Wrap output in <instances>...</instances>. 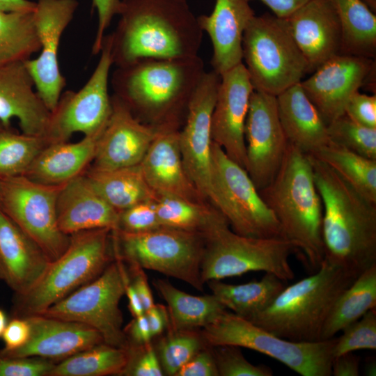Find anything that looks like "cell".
I'll return each mask as SVG.
<instances>
[{"mask_svg": "<svg viewBox=\"0 0 376 376\" xmlns=\"http://www.w3.org/2000/svg\"><path fill=\"white\" fill-rule=\"evenodd\" d=\"M205 72L198 55L143 58L116 67L110 81L113 95L139 121L158 132L178 130Z\"/></svg>", "mask_w": 376, "mask_h": 376, "instance_id": "6da1fadb", "label": "cell"}, {"mask_svg": "<svg viewBox=\"0 0 376 376\" xmlns=\"http://www.w3.org/2000/svg\"><path fill=\"white\" fill-rule=\"evenodd\" d=\"M111 33L113 65L198 55L203 30L186 0H121Z\"/></svg>", "mask_w": 376, "mask_h": 376, "instance_id": "7a4b0ae2", "label": "cell"}, {"mask_svg": "<svg viewBox=\"0 0 376 376\" xmlns=\"http://www.w3.org/2000/svg\"><path fill=\"white\" fill-rule=\"evenodd\" d=\"M308 155L322 204L324 259L359 276L376 264V203Z\"/></svg>", "mask_w": 376, "mask_h": 376, "instance_id": "3957f363", "label": "cell"}, {"mask_svg": "<svg viewBox=\"0 0 376 376\" xmlns=\"http://www.w3.org/2000/svg\"><path fill=\"white\" fill-rule=\"evenodd\" d=\"M259 192L283 237L295 245L306 267L317 271L324 258L322 204L309 155L288 143L277 173Z\"/></svg>", "mask_w": 376, "mask_h": 376, "instance_id": "277c9868", "label": "cell"}, {"mask_svg": "<svg viewBox=\"0 0 376 376\" xmlns=\"http://www.w3.org/2000/svg\"><path fill=\"white\" fill-rule=\"evenodd\" d=\"M357 276L324 259L314 274L285 287L268 308L248 320L292 341L322 340L334 303Z\"/></svg>", "mask_w": 376, "mask_h": 376, "instance_id": "5b68a950", "label": "cell"}, {"mask_svg": "<svg viewBox=\"0 0 376 376\" xmlns=\"http://www.w3.org/2000/svg\"><path fill=\"white\" fill-rule=\"evenodd\" d=\"M113 260L111 229L97 228L70 235L65 251L51 262L37 284L26 293L15 295L13 317L42 313L97 278Z\"/></svg>", "mask_w": 376, "mask_h": 376, "instance_id": "8992f818", "label": "cell"}, {"mask_svg": "<svg viewBox=\"0 0 376 376\" xmlns=\"http://www.w3.org/2000/svg\"><path fill=\"white\" fill-rule=\"evenodd\" d=\"M243 60L253 89L274 96L308 73L286 19L269 13L255 15L249 22L242 38Z\"/></svg>", "mask_w": 376, "mask_h": 376, "instance_id": "52a82bcc", "label": "cell"}, {"mask_svg": "<svg viewBox=\"0 0 376 376\" xmlns=\"http://www.w3.org/2000/svg\"><path fill=\"white\" fill-rule=\"evenodd\" d=\"M111 237L115 258L179 279L203 292L201 264L205 238L203 235L161 226L142 233L115 230Z\"/></svg>", "mask_w": 376, "mask_h": 376, "instance_id": "ba28073f", "label": "cell"}, {"mask_svg": "<svg viewBox=\"0 0 376 376\" xmlns=\"http://www.w3.org/2000/svg\"><path fill=\"white\" fill-rule=\"evenodd\" d=\"M209 347L248 348L283 363L301 376H331L336 337L297 342L279 337L234 313L223 312L201 329Z\"/></svg>", "mask_w": 376, "mask_h": 376, "instance_id": "9c48e42d", "label": "cell"}, {"mask_svg": "<svg viewBox=\"0 0 376 376\" xmlns=\"http://www.w3.org/2000/svg\"><path fill=\"white\" fill-rule=\"evenodd\" d=\"M205 238L201 264L204 283L258 271L273 274L283 281L295 277L289 258L298 251L292 242L283 237L244 236L227 225Z\"/></svg>", "mask_w": 376, "mask_h": 376, "instance_id": "30bf717a", "label": "cell"}, {"mask_svg": "<svg viewBox=\"0 0 376 376\" xmlns=\"http://www.w3.org/2000/svg\"><path fill=\"white\" fill-rule=\"evenodd\" d=\"M212 205L232 230L247 237H283L280 224L245 169L231 159L217 143L211 149Z\"/></svg>", "mask_w": 376, "mask_h": 376, "instance_id": "8fae6325", "label": "cell"}, {"mask_svg": "<svg viewBox=\"0 0 376 376\" xmlns=\"http://www.w3.org/2000/svg\"><path fill=\"white\" fill-rule=\"evenodd\" d=\"M125 264L114 260L103 272L55 303L41 315L87 324L97 330L104 342L127 349L128 341L123 329V314L119 307L125 295Z\"/></svg>", "mask_w": 376, "mask_h": 376, "instance_id": "7c38bea8", "label": "cell"}, {"mask_svg": "<svg viewBox=\"0 0 376 376\" xmlns=\"http://www.w3.org/2000/svg\"><path fill=\"white\" fill-rule=\"evenodd\" d=\"M111 34L105 35L99 61L86 81L77 91L63 92L50 111L44 137L47 143L66 142L74 133L90 136L102 132L112 111L108 86L113 65Z\"/></svg>", "mask_w": 376, "mask_h": 376, "instance_id": "4fadbf2b", "label": "cell"}, {"mask_svg": "<svg viewBox=\"0 0 376 376\" xmlns=\"http://www.w3.org/2000/svg\"><path fill=\"white\" fill-rule=\"evenodd\" d=\"M62 185H46L24 175L0 178V209L45 251L51 261L61 256L70 235L59 228L56 201Z\"/></svg>", "mask_w": 376, "mask_h": 376, "instance_id": "5bb4252c", "label": "cell"}, {"mask_svg": "<svg viewBox=\"0 0 376 376\" xmlns=\"http://www.w3.org/2000/svg\"><path fill=\"white\" fill-rule=\"evenodd\" d=\"M221 77L212 70L203 75L192 97L179 144L186 171L205 201L212 205L214 191L211 179L212 115Z\"/></svg>", "mask_w": 376, "mask_h": 376, "instance_id": "9a60e30c", "label": "cell"}, {"mask_svg": "<svg viewBox=\"0 0 376 376\" xmlns=\"http://www.w3.org/2000/svg\"><path fill=\"white\" fill-rule=\"evenodd\" d=\"M246 170L258 191L277 173L288 141L282 129L276 96L253 90L244 126Z\"/></svg>", "mask_w": 376, "mask_h": 376, "instance_id": "2e32d148", "label": "cell"}, {"mask_svg": "<svg viewBox=\"0 0 376 376\" xmlns=\"http://www.w3.org/2000/svg\"><path fill=\"white\" fill-rule=\"evenodd\" d=\"M77 6V0H38L33 12L40 53L24 63L37 92L50 111L56 107L66 85L58 53L62 35Z\"/></svg>", "mask_w": 376, "mask_h": 376, "instance_id": "e0dca14e", "label": "cell"}, {"mask_svg": "<svg viewBox=\"0 0 376 376\" xmlns=\"http://www.w3.org/2000/svg\"><path fill=\"white\" fill-rule=\"evenodd\" d=\"M374 71L375 59L340 54L321 65L300 84L328 125L344 114L350 97L373 78Z\"/></svg>", "mask_w": 376, "mask_h": 376, "instance_id": "ac0fdd59", "label": "cell"}, {"mask_svg": "<svg viewBox=\"0 0 376 376\" xmlns=\"http://www.w3.org/2000/svg\"><path fill=\"white\" fill-rule=\"evenodd\" d=\"M220 77L212 115V139L231 159L246 169L244 126L254 89L243 62Z\"/></svg>", "mask_w": 376, "mask_h": 376, "instance_id": "d6986e66", "label": "cell"}, {"mask_svg": "<svg viewBox=\"0 0 376 376\" xmlns=\"http://www.w3.org/2000/svg\"><path fill=\"white\" fill-rule=\"evenodd\" d=\"M111 102V113L99 137L91 166L102 170L139 164L158 134L139 121L114 95Z\"/></svg>", "mask_w": 376, "mask_h": 376, "instance_id": "ffe728a7", "label": "cell"}, {"mask_svg": "<svg viewBox=\"0 0 376 376\" xmlns=\"http://www.w3.org/2000/svg\"><path fill=\"white\" fill-rule=\"evenodd\" d=\"M24 318L31 324L29 340L19 348L1 350V355L7 357H36L57 363L104 343L97 330L85 324L41 314Z\"/></svg>", "mask_w": 376, "mask_h": 376, "instance_id": "44dd1931", "label": "cell"}, {"mask_svg": "<svg viewBox=\"0 0 376 376\" xmlns=\"http://www.w3.org/2000/svg\"><path fill=\"white\" fill-rule=\"evenodd\" d=\"M285 19L308 72L341 54V26L329 0H310Z\"/></svg>", "mask_w": 376, "mask_h": 376, "instance_id": "7402d4cb", "label": "cell"}, {"mask_svg": "<svg viewBox=\"0 0 376 376\" xmlns=\"http://www.w3.org/2000/svg\"><path fill=\"white\" fill-rule=\"evenodd\" d=\"M50 111L37 92L23 62L0 66V123L7 129L15 118L22 133L44 136Z\"/></svg>", "mask_w": 376, "mask_h": 376, "instance_id": "603a6c76", "label": "cell"}, {"mask_svg": "<svg viewBox=\"0 0 376 376\" xmlns=\"http://www.w3.org/2000/svg\"><path fill=\"white\" fill-rule=\"evenodd\" d=\"M51 262L39 245L0 209V280L15 295L32 289Z\"/></svg>", "mask_w": 376, "mask_h": 376, "instance_id": "cb8c5ba5", "label": "cell"}, {"mask_svg": "<svg viewBox=\"0 0 376 376\" xmlns=\"http://www.w3.org/2000/svg\"><path fill=\"white\" fill-rule=\"evenodd\" d=\"M144 178L157 195H169L205 203L185 168L178 130H162L139 164Z\"/></svg>", "mask_w": 376, "mask_h": 376, "instance_id": "d4e9b609", "label": "cell"}, {"mask_svg": "<svg viewBox=\"0 0 376 376\" xmlns=\"http://www.w3.org/2000/svg\"><path fill=\"white\" fill-rule=\"evenodd\" d=\"M254 15L246 0H216L210 15L197 17L201 29L211 40V65L219 75L242 63L243 34Z\"/></svg>", "mask_w": 376, "mask_h": 376, "instance_id": "484cf974", "label": "cell"}, {"mask_svg": "<svg viewBox=\"0 0 376 376\" xmlns=\"http://www.w3.org/2000/svg\"><path fill=\"white\" fill-rule=\"evenodd\" d=\"M84 172L61 187L56 201L60 230L68 235L97 228L116 230L118 212L96 191Z\"/></svg>", "mask_w": 376, "mask_h": 376, "instance_id": "4316f807", "label": "cell"}, {"mask_svg": "<svg viewBox=\"0 0 376 376\" xmlns=\"http://www.w3.org/2000/svg\"><path fill=\"white\" fill-rule=\"evenodd\" d=\"M279 120L289 143L311 154L331 143L327 125L300 83L276 96Z\"/></svg>", "mask_w": 376, "mask_h": 376, "instance_id": "83f0119b", "label": "cell"}, {"mask_svg": "<svg viewBox=\"0 0 376 376\" xmlns=\"http://www.w3.org/2000/svg\"><path fill=\"white\" fill-rule=\"evenodd\" d=\"M102 132L84 136L75 143L66 141L47 144L24 175L46 185L65 184L83 173L93 162Z\"/></svg>", "mask_w": 376, "mask_h": 376, "instance_id": "f1b7e54d", "label": "cell"}, {"mask_svg": "<svg viewBox=\"0 0 376 376\" xmlns=\"http://www.w3.org/2000/svg\"><path fill=\"white\" fill-rule=\"evenodd\" d=\"M152 285L167 304L166 330H201L226 311L213 294L190 295L165 279H154Z\"/></svg>", "mask_w": 376, "mask_h": 376, "instance_id": "f546056e", "label": "cell"}, {"mask_svg": "<svg viewBox=\"0 0 376 376\" xmlns=\"http://www.w3.org/2000/svg\"><path fill=\"white\" fill-rule=\"evenodd\" d=\"M84 173L96 191L118 212L157 196L146 182L140 164L110 170L90 166Z\"/></svg>", "mask_w": 376, "mask_h": 376, "instance_id": "4dcf8cb0", "label": "cell"}, {"mask_svg": "<svg viewBox=\"0 0 376 376\" xmlns=\"http://www.w3.org/2000/svg\"><path fill=\"white\" fill-rule=\"evenodd\" d=\"M282 280L265 273L260 281L233 285L210 280L208 286L217 299L235 314L245 319L263 311L274 301L285 285Z\"/></svg>", "mask_w": 376, "mask_h": 376, "instance_id": "1f68e13d", "label": "cell"}, {"mask_svg": "<svg viewBox=\"0 0 376 376\" xmlns=\"http://www.w3.org/2000/svg\"><path fill=\"white\" fill-rule=\"evenodd\" d=\"M155 207L159 221L166 226L203 235L229 226L226 217L213 205L169 195H157Z\"/></svg>", "mask_w": 376, "mask_h": 376, "instance_id": "d6a6232c", "label": "cell"}, {"mask_svg": "<svg viewBox=\"0 0 376 376\" xmlns=\"http://www.w3.org/2000/svg\"><path fill=\"white\" fill-rule=\"evenodd\" d=\"M342 31L341 54L366 57L376 56V15L361 0H329Z\"/></svg>", "mask_w": 376, "mask_h": 376, "instance_id": "836d02e7", "label": "cell"}, {"mask_svg": "<svg viewBox=\"0 0 376 376\" xmlns=\"http://www.w3.org/2000/svg\"><path fill=\"white\" fill-rule=\"evenodd\" d=\"M373 308H376V264L360 274L336 299L322 328L321 340L335 337Z\"/></svg>", "mask_w": 376, "mask_h": 376, "instance_id": "e575fe53", "label": "cell"}, {"mask_svg": "<svg viewBox=\"0 0 376 376\" xmlns=\"http://www.w3.org/2000/svg\"><path fill=\"white\" fill-rule=\"evenodd\" d=\"M309 155L328 165L360 194L376 203V159L331 142Z\"/></svg>", "mask_w": 376, "mask_h": 376, "instance_id": "d590c367", "label": "cell"}, {"mask_svg": "<svg viewBox=\"0 0 376 376\" xmlns=\"http://www.w3.org/2000/svg\"><path fill=\"white\" fill-rule=\"evenodd\" d=\"M33 12L0 10V66L24 63L40 52Z\"/></svg>", "mask_w": 376, "mask_h": 376, "instance_id": "8d00e7d4", "label": "cell"}, {"mask_svg": "<svg viewBox=\"0 0 376 376\" xmlns=\"http://www.w3.org/2000/svg\"><path fill=\"white\" fill-rule=\"evenodd\" d=\"M127 359V349L102 343L56 363L49 376L120 375Z\"/></svg>", "mask_w": 376, "mask_h": 376, "instance_id": "74e56055", "label": "cell"}, {"mask_svg": "<svg viewBox=\"0 0 376 376\" xmlns=\"http://www.w3.org/2000/svg\"><path fill=\"white\" fill-rule=\"evenodd\" d=\"M47 145L42 136L15 133L0 125V178L24 175Z\"/></svg>", "mask_w": 376, "mask_h": 376, "instance_id": "f35d334b", "label": "cell"}, {"mask_svg": "<svg viewBox=\"0 0 376 376\" xmlns=\"http://www.w3.org/2000/svg\"><path fill=\"white\" fill-rule=\"evenodd\" d=\"M155 347L164 375L175 376L194 355L207 347L201 330H166Z\"/></svg>", "mask_w": 376, "mask_h": 376, "instance_id": "ab89813d", "label": "cell"}, {"mask_svg": "<svg viewBox=\"0 0 376 376\" xmlns=\"http://www.w3.org/2000/svg\"><path fill=\"white\" fill-rule=\"evenodd\" d=\"M327 132L331 143L376 159V128L363 126L344 113L327 125Z\"/></svg>", "mask_w": 376, "mask_h": 376, "instance_id": "60d3db41", "label": "cell"}, {"mask_svg": "<svg viewBox=\"0 0 376 376\" xmlns=\"http://www.w3.org/2000/svg\"><path fill=\"white\" fill-rule=\"evenodd\" d=\"M342 335L336 338L334 358L359 350H376V308L345 327Z\"/></svg>", "mask_w": 376, "mask_h": 376, "instance_id": "b9f144b4", "label": "cell"}, {"mask_svg": "<svg viewBox=\"0 0 376 376\" xmlns=\"http://www.w3.org/2000/svg\"><path fill=\"white\" fill-rule=\"evenodd\" d=\"M219 376H272V369L265 365L256 366L243 355L240 347H212Z\"/></svg>", "mask_w": 376, "mask_h": 376, "instance_id": "7bdbcfd3", "label": "cell"}, {"mask_svg": "<svg viewBox=\"0 0 376 376\" xmlns=\"http://www.w3.org/2000/svg\"><path fill=\"white\" fill-rule=\"evenodd\" d=\"M161 226L155 200L140 202L118 212V230L142 233Z\"/></svg>", "mask_w": 376, "mask_h": 376, "instance_id": "ee69618b", "label": "cell"}, {"mask_svg": "<svg viewBox=\"0 0 376 376\" xmlns=\"http://www.w3.org/2000/svg\"><path fill=\"white\" fill-rule=\"evenodd\" d=\"M127 352V362L120 375H164L160 362L152 342L141 345H129Z\"/></svg>", "mask_w": 376, "mask_h": 376, "instance_id": "f6af8a7d", "label": "cell"}, {"mask_svg": "<svg viewBox=\"0 0 376 376\" xmlns=\"http://www.w3.org/2000/svg\"><path fill=\"white\" fill-rule=\"evenodd\" d=\"M56 363L40 357H7L0 354V376H49Z\"/></svg>", "mask_w": 376, "mask_h": 376, "instance_id": "bcb514c9", "label": "cell"}, {"mask_svg": "<svg viewBox=\"0 0 376 376\" xmlns=\"http://www.w3.org/2000/svg\"><path fill=\"white\" fill-rule=\"evenodd\" d=\"M354 121L368 127L376 128V95L354 93L347 102L345 113Z\"/></svg>", "mask_w": 376, "mask_h": 376, "instance_id": "7dc6e473", "label": "cell"}, {"mask_svg": "<svg viewBox=\"0 0 376 376\" xmlns=\"http://www.w3.org/2000/svg\"><path fill=\"white\" fill-rule=\"evenodd\" d=\"M92 2L97 13V26L92 45V54L96 55L100 52L106 30L113 17L119 13L121 0H93Z\"/></svg>", "mask_w": 376, "mask_h": 376, "instance_id": "c3c4849f", "label": "cell"}, {"mask_svg": "<svg viewBox=\"0 0 376 376\" xmlns=\"http://www.w3.org/2000/svg\"><path fill=\"white\" fill-rule=\"evenodd\" d=\"M175 376H219L212 347L207 346L198 351Z\"/></svg>", "mask_w": 376, "mask_h": 376, "instance_id": "681fc988", "label": "cell"}, {"mask_svg": "<svg viewBox=\"0 0 376 376\" xmlns=\"http://www.w3.org/2000/svg\"><path fill=\"white\" fill-rule=\"evenodd\" d=\"M31 324L26 318L13 317L3 333L4 350H13L25 345L31 336Z\"/></svg>", "mask_w": 376, "mask_h": 376, "instance_id": "f907efd6", "label": "cell"}, {"mask_svg": "<svg viewBox=\"0 0 376 376\" xmlns=\"http://www.w3.org/2000/svg\"><path fill=\"white\" fill-rule=\"evenodd\" d=\"M128 267L130 281L136 290L146 312L155 304L147 276L143 269L138 265H128Z\"/></svg>", "mask_w": 376, "mask_h": 376, "instance_id": "816d5d0a", "label": "cell"}, {"mask_svg": "<svg viewBox=\"0 0 376 376\" xmlns=\"http://www.w3.org/2000/svg\"><path fill=\"white\" fill-rule=\"evenodd\" d=\"M129 345H141L152 342L147 318L144 314L133 317L132 321L123 329Z\"/></svg>", "mask_w": 376, "mask_h": 376, "instance_id": "f5cc1de1", "label": "cell"}, {"mask_svg": "<svg viewBox=\"0 0 376 376\" xmlns=\"http://www.w3.org/2000/svg\"><path fill=\"white\" fill-rule=\"evenodd\" d=\"M360 359L352 352L336 357L331 363V375L359 376Z\"/></svg>", "mask_w": 376, "mask_h": 376, "instance_id": "db71d44e", "label": "cell"}, {"mask_svg": "<svg viewBox=\"0 0 376 376\" xmlns=\"http://www.w3.org/2000/svg\"><path fill=\"white\" fill-rule=\"evenodd\" d=\"M152 338L160 336L169 325L167 308L162 304H155L145 312Z\"/></svg>", "mask_w": 376, "mask_h": 376, "instance_id": "11a10c76", "label": "cell"}, {"mask_svg": "<svg viewBox=\"0 0 376 376\" xmlns=\"http://www.w3.org/2000/svg\"><path fill=\"white\" fill-rule=\"evenodd\" d=\"M249 2L251 0H246ZM269 7L274 15L285 19L310 0H260Z\"/></svg>", "mask_w": 376, "mask_h": 376, "instance_id": "9f6ffc18", "label": "cell"}, {"mask_svg": "<svg viewBox=\"0 0 376 376\" xmlns=\"http://www.w3.org/2000/svg\"><path fill=\"white\" fill-rule=\"evenodd\" d=\"M125 295L128 300V308L133 317H137L145 313L141 299L130 281L128 272L125 279Z\"/></svg>", "mask_w": 376, "mask_h": 376, "instance_id": "6f0895ef", "label": "cell"}, {"mask_svg": "<svg viewBox=\"0 0 376 376\" xmlns=\"http://www.w3.org/2000/svg\"><path fill=\"white\" fill-rule=\"evenodd\" d=\"M36 2L29 0H0V10L3 11H33Z\"/></svg>", "mask_w": 376, "mask_h": 376, "instance_id": "680465c9", "label": "cell"}, {"mask_svg": "<svg viewBox=\"0 0 376 376\" xmlns=\"http://www.w3.org/2000/svg\"><path fill=\"white\" fill-rule=\"evenodd\" d=\"M365 375L368 376L376 375V361L375 359H371L370 361L366 362L365 366Z\"/></svg>", "mask_w": 376, "mask_h": 376, "instance_id": "91938a15", "label": "cell"}, {"mask_svg": "<svg viewBox=\"0 0 376 376\" xmlns=\"http://www.w3.org/2000/svg\"><path fill=\"white\" fill-rule=\"evenodd\" d=\"M8 320L5 311L0 308V338L2 337L3 333L7 326Z\"/></svg>", "mask_w": 376, "mask_h": 376, "instance_id": "94428289", "label": "cell"}, {"mask_svg": "<svg viewBox=\"0 0 376 376\" xmlns=\"http://www.w3.org/2000/svg\"><path fill=\"white\" fill-rule=\"evenodd\" d=\"M368 8L374 13H376V0H361Z\"/></svg>", "mask_w": 376, "mask_h": 376, "instance_id": "6125c7cd", "label": "cell"}]
</instances>
